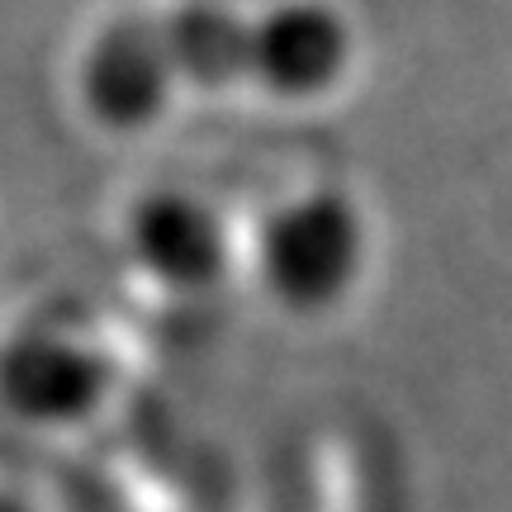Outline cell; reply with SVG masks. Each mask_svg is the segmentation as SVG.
<instances>
[{
  "label": "cell",
  "instance_id": "1",
  "mask_svg": "<svg viewBox=\"0 0 512 512\" xmlns=\"http://www.w3.org/2000/svg\"><path fill=\"white\" fill-rule=\"evenodd\" d=\"M375 233L361 200L342 185H309L275 200L252 238V271L280 313L328 318L361 290Z\"/></svg>",
  "mask_w": 512,
  "mask_h": 512
},
{
  "label": "cell",
  "instance_id": "2",
  "mask_svg": "<svg viewBox=\"0 0 512 512\" xmlns=\"http://www.w3.org/2000/svg\"><path fill=\"white\" fill-rule=\"evenodd\" d=\"M181 76L162 34V10L110 15L76 57V105L100 133L138 138L171 114Z\"/></svg>",
  "mask_w": 512,
  "mask_h": 512
},
{
  "label": "cell",
  "instance_id": "3",
  "mask_svg": "<svg viewBox=\"0 0 512 512\" xmlns=\"http://www.w3.org/2000/svg\"><path fill=\"white\" fill-rule=\"evenodd\" d=\"M356 53V24L337 0H261L247 86L275 105H318L347 86Z\"/></svg>",
  "mask_w": 512,
  "mask_h": 512
},
{
  "label": "cell",
  "instance_id": "4",
  "mask_svg": "<svg viewBox=\"0 0 512 512\" xmlns=\"http://www.w3.org/2000/svg\"><path fill=\"white\" fill-rule=\"evenodd\" d=\"M124 256L162 294L200 299L233 271V228L214 200L185 185H157L128 204Z\"/></svg>",
  "mask_w": 512,
  "mask_h": 512
},
{
  "label": "cell",
  "instance_id": "5",
  "mask_svg": "<svg viewBox=\"0 0 512 512\" xmlns=\"http://www.w3.org/2000/svg\"><path fill=\"white\" fill-rule=\"evenodd\" d=\"M110 394V356L86 337L29 328L0 347V408L24 427H43V432L81 427L110 403Z\"/></svg>",
  "mask_w": 512,
  "mask_h": 512
},
{
  "label": "cell",
  "instance_id": "6",
  "mask_svg": "<svg viewBox=\"0 0 512 512\" xmlns=\"http://www.w3.org/2000/svg\"><path fill=\"white\" fill-rule=\"evenodd\" d=\"M162 34L181 91L228 95L252 72V10L228 0H176L162 10Z\"/></svg>",
  "mask_w": 512,
  "mask_h": 512
},
{
  "label": "cell",
  "instance_id": "7",
  "mask_svg": "<svg viewBox=\"0 0 512 512\" xmlns=\"http://www.w3.org/2000/svg\"><path fill=\"white\" fill-rule=\"evenodd\" d=\"M0 512H34V508H29L24 498H15V494H5V489H0Z\"/></svg>",
  "mask_w": 512,
  "mask_h": 512
},
{
  "label": "cell",
  "instance_id": "8",
  "mask_svg": "<svg viewBox=\"0 0 512 512\" xmlns=\"http://www.w3.org/2000/svg\"><path fill=\"white\" fill-rule=\"evenodd\" d=\"M228 5H247V10H256V5H261V0H228Z\"/></svg>",
  "mask_w": 512,
  "mask_h": 512
}]
</instances>
